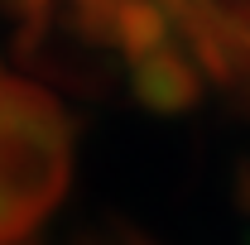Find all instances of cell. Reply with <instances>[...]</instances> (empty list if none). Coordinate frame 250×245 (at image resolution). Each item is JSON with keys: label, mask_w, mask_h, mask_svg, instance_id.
Returning a JSON list of instances; mask_svg holds the SVG:
<instances>
[{"label": "cell", "mask_w": 250, "mask_h": 245, "mask_svg": "<svg viewBox=\"0 0 250 245\" xmlns=\"http://www.w3.org/2000/svg\"><path fill=\"white\" fill-rule=\"evenodd\" d=\"M149 92L250 101V0H5Z\"/></svg>", "instance_id": "obj_1"}]
</instances>
